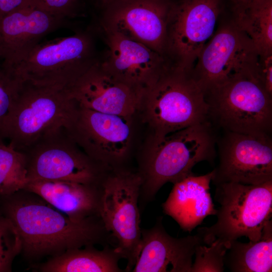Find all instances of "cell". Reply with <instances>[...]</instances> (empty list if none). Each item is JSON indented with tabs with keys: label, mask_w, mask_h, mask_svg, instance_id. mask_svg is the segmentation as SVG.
Returning a JSON list of instances; mask_svg holds the SVG:
<instances>
[{
	"label": "cell",
	"mask_w": 272,
	"mask_h": 272,
	"mask_svg": "<svg viewBox=\"0 0 272 272\" xmlns=\"http://www.w3.org/2000/svg\"><path fill=\"white\" fill-rule=\"evenodd\" d=\"M27 182L24 154L0 140V197L22 190Z\"/></svg>",
	"instance_id": "obj_24"
},
{
	"label": "cell",
	"mask_w": 272,
	"mask_h": 272,
	"mask_svg": "<svg viewBox=\"0 0 272 272\" xmlns=\"http://www.w3.org/2000/svg\"><path fill=\"white\" fill-rule=\"evenodd\" d=\"M257 75L266 90L272 96V53L259 54Z\"/></svg>",
	"instance_id": "obj_29"
},
{
	"label": "cell",
	"mask_w": 272,
	"mask_h": 272,
	"mask_svg": "<svg viewBox=\"0 0 272 272\" xmlns=\"http://www.w3.org/2000/svg\"><path fill=\"white\" fill-rule=\"evenodd\" d=\"M255 0H230L233 16H236L243 12Z\"/></svg>",
	"instance_id": "obj_31"
},
{
	"label": "cell",
	"mask_w": 272,
	"mask_h": 272,
	"mask_svg": "<svg viewBox=\"0 0 272 272\" xmlns=\"http://www.w3.org/2000/svg\"><path fill=\"white\" fill-rule=\"evenodd\" d=\"M89 32L40 42L12 68L24 82L67 90L96 61Z\"/></svg>",
	"instance_id": "obj_6"
},
{
	"label": "cell",
	"mask_w": 272,
	"mask_h": 272,
	"mask_svg": "<svg viewBox=\"0 0 272 272\" xmlns=\"http://www.w3.org/2000/svg\"><path fill=\"white\" fill-rule=\"evenodd\" d=\"M217 140L219 164L212 182L257 185L272 180L271 135L224 131Z\"/></svg>",
	"instance_id": "obj_13"
},
{
	"label": "cell",
	"mask_w": 272,
	"mask_h": 272,
	"mask_svg": "<svg viewBox=\"0 0 272 272\" xmlns=\"http://www.w3.org/2000/svg\"><path fill=\"white\" fill-rule=\"evenodd\" d=\"M224 0H175L167 28L166 56L172 65L192 71L215 33Z\"/></svg>",
	"instance_id": "obj_11"
},
{
	"label": "cell",
	"mask_w": 272,
	"mask_h": 272,
	"mask_svg": "<svg viewBox=\"0 0 272 272\" xmlns=\"http://www.w3.org/2000/svg\"><path fill=\"white\" fill-rule=\"evenodd\" d=\"M35 0H0V20L13 11L32 4Z\"/></svg>",
	"instance_id": "obj_30"
},
{
	"label": "cell",
	"mask_w": 272,
	"mask_h": 272,
	"mask_svg": "<svg viewBox=\"0 0 272 272\" xmlns=\"http://www.w3.org/2000/svg\"><path fill=\"white\" fill-rule=\"evenodd\" d=\"M0 212L13 224L21 241V253L30 259L51 258L96 244L115 246L111 239L115 240L99 216L74 221L41 197L22 196L21 190L0 197Z\"/></svg>",
	"instance_id": "obj_1"
},
{
	"label": "cell",
	"mask_w": 272,
	"mask_h": 272,
	"mask_svg": "<svg viewBox=\"0 0 272 272\" xmlns=\"http://www.w3.org/2000/svg\"><path fill=\"white\" fill-rule=\"evenodd\" d=\"M232 18L251 39L259 54L272 53V0H255Z\"/></svg>",
	"instance_id": "obj_23"
},
{
	"label": "cell",
	"mask_w": 272,
	"mask_h": 272,
	"mask_svg": "<svg viewBox=\"0 0 272 272\" xmlns=\"http://www.w3.org/2000/svg\"><path fill=\"white\" fill-rule=\"evenodd\" d=\"M140 107L153 139L209 120V105L191 71L172 65L145 91Z\"/></svg>",
	"instance_id": "obj_3"
},
{
	"label": "cell",
	"mask_w": 272,
	"mask_h": 272,
	"mask_svg": "<svg viewBox=\"0 0 272 272\" xmlns=\"http://www.w3.org/2000/svg\"><path fill=\"white\" fill-rule=\"evenodd\" d=\"M130 118L95 111L77 104L63 126L92 160L106 169H118L130 145Z\"/></svg>",
	"instance_id": "obj_12"
},
{
	"label": "cell",
	"mask_w": 272,
	"mask_h": 272,
	"mask_svg": "<svg viewBox=\"0 0 272 272\" xmlns=\"http://www.w3.org/2000/svg\"><path fill=\"white\" fill-rule=\"evenodd\" d=\"M77 103L69 91L23 81L5 122L3 135L19 151L48 131L64 126Z\"/></svg>",
	"instance_id": "obj_8"
},
{
	"label": "cell",
	"mask_w": 272,
	"mask_h": 272,
	"mask_svg": "<svg viewBox=\"0 0 272 272\" xmlns=\"http://www.w3.org/2000/svg\"><path fill=\"white\" fill-rule=\"evenodd\" d=\"M21 251V241L15 226L0 212V272L12 271L13 261Z\"/></svg>",
	"instance_id": "obj_26"
},
{
	"label": "cell",
	"mask_w": 272,
	"mask_h": 272,
	"mask_svg": "<svg viewBox=\"0 0 272 272\" xmlns=\"http://www.w3.org/2000/svg\"><path fill=\"white\" fill-rule=\"evenodd\" d=\"M23 83L13 69L0 63V140L3 135L5 122L18 96Z\"/></svg>",
	"instance_id": "obj_25"
},
{
	"label": "cell",
	"mask_w": 272,
	"mask_h": 272,
	"mask_svg": "<svg viewBox=\"0 0 272 272\" xmlns=\"http://www.w3.org/2000/svg\"><path fill=\"white\" fill-rule=\"evenodd\" d=\"M51 13L66 19L77 16L81 6V0H35Z\"/></svg>",
	"instance_id": "obj_28"
},
{
	"label": "cell",
	"mask_w": 272,
	"mask_h": 272,
	"mask_svg": "<svg viewBox=\"0 0 272 272\" xmlns=\"http://www.w3.org/2000/svg\"><path fill=\"white\" fill-rule=\"evenodd\" d=\"M106 44L101 67L119 81L143 92L171 65L168 59L119 33L102 30Z\"/></svg>",
	"instance_id": "obj_15"
},
{
	"label": "cell",
	"mask_w": 272,
	"mask_h": 272,
	"mask_svg": "<svg viewBox=\"0 0 272 272\" xmlns=\"http://www.w3.org/2000/svg\"><path fill=\"white\" fill-rule=\"evenodd\" d=\"M163 217L155 225L142 229L141 247L132 272H191L195 248L203 244L196 234L182 238L170 236L165 230Z\"/></svg>",
	"instance_id": "obj_18"
},
{
	"label": "cell",
	"mask_w": 272,
	"mask_h": 272,
	"mask_svg": "<svg viewBox=\"0 0 272 272\" xmlns=\"http://www.w3.org/2000/svg\"><path fill=\"white\" fill-rule=\"evenodd\" d=\"M80 148L63 126L44 133L19 151L25 157L28 181L63 180L100 184L107 170Z\"/></svg>",
	"instance_id": "obj_9"
},
{
	"label": "cell",
	"mask_w": 272,
	"mask_h": 272,
	"mask_svg": "<svg viewBox=\"0 0 272 272\" xmlns=\"http://www.w3.org/2000/svg\"><path fill=\"white\" fill-rule=\"evenodd\" d=\"M209 245L207 247L198 244L196 246L191 272L224 271L225 256L228 248L217 240Z\"/></svg>",
	"instance_id": "obj_27"
},
{
	"label": "cell",
	"mask_w": 272,
	"mask_h": 272,
	"mask_svg": "<svg viewBox=\"0 0 272 272\" xmlns=\"http://www.w3.org/2000/svg\"><path fill=\"white\" fill-rule=\"evenodd\" d=\"M209 120L224 131L271 135L272 96L253 74L239 75L205 94Z\"/></svg>",
	"instance_id": "obj_5"
},
{
	"label": "cell",
	"mask_w": 272,
	"mask_h": 272,
	"mask_svg": "<svg viewBox=\"0 0 272 272\" xmlns=\"http://www.w3.org/2000/svg\"><path fill=\"white\" fill-rule=\"evenodd\" d=\"M23 190L39 196L74 221L99 216L101 184L35 180L28 181Z\"/></svg>",
	"instance_id": "obj_20"
},
{
	"label": "cell",
	"mask_w": 272,
	"mask_h": 272,
	"mask_svg": "<svg viewBox=\"0 0 272 272\" xmlns=\"http://www.w3.org/2000/svg\"><path fill=\"white\" fill-rule=\"evenodd\" d=\"M115 0H96L97 5L102 9Z\"/></svg>",
	"instance_id": "obj_32"
},
{
	"label": "cell",
	"mask_w": 272,
	"mask_h": 272,
	"mask_svg": "<svg viewBox=\"0 0 272 272\" xmlns=\"http://www.w3.org/2000/svg\"><path fill=\"white\" fill-rule=\"evenodd\" d=\"M259 53L233 18L221 23L191 71L204 94L245 74L257 77Z\"/></svg>",
	"instance_id": "obj_10"
},
{
	"label": "cell",
	"mask_w": 272,
	"mask_h": 272,
	"mask_svg": "<svg viewBox=\"0 0 272 272\" xmlns=\"http://www.w3.org/2000/svg\"><path fill=\"white\" fill-rule=\"evenodd\" d=\"M214 198L220 204L217 221L211 227L198 228L203 244L215 240L228 249L230 243L245 236L256 241L271 218L272 180L257 185L225 182L216 185Z\"/></svg>",
	"instance_id": "obj_4"
},
{
	"label": "cell",
	"mask_w": 272,
	"mask_h": 272,
	"mask_svg": "<svg viewBox=\"0 0 272 272\" xmlns=\"http://www.w3.org/2000/svg\"><path fill=\"white\" fill-rule=\"evenodd\" d=\"M214 170L206 174L188 175L173 184L162 205L165 214L171 217L184 231L191 232L210 215H216L210 192Z\"/></svg>",
	"instance_id": "obj_19"
},
{
	"label": "cell",
	"mask_w": 272,
	"mask_h": 272,
	"mask_svg": "<svg viewBox=\"0 0 272 272\" xmlns=\"http://www.w3.org/2000/svg\"><path fill=\"white\" fill-rule=\"evenodd\" d=\"M66 19L39 5L16 9L0 20V59L13 68L48 34L66 26Z\"/></svg>",
	"instance_id": "obj_16"
},
{
	"label": "cell",
	"mask_w": 272,
	"mask_h": 272,
	"mask_svg": "<svg viewBox=\"0 0 272 272\" xmlns=\"http://www.w3.org/2000/svg\"><path fill=\"white\" fill-rule=\"evenodd\" d=\"M67 90L80 106L127 117L140 108L144 93L108 73L98 59Z\"/></svg>",
	"instance_id": "obj_17"
},
{
	"label": "cell",
	"mask_w": 272,
	"mask_h": 272,
	"mask_svg": "<svg viewBox=\"0 0 272 272\" xmlns=\"http://www.w3.org/2000/svg\"><path fill=\"white\" fill-rule=\"evenodd\" d=\"M174 1L115 0L102 9V30L119 33L166 57L167 28Z\"/></svg>",
	"instance_id": "obj_14"
},
{
	"label": "cell",
	"mask_w": 272,
	"mask_h": 272,
	"mask_svg": "<svg viewBox=\"0 0 272 272\" xmlns=\"http://www.w3.org/2000/svg\"><path fill=\"white\" fill-rule=\"evenodd\" d=\"M214 127L207 120L153 139L138 171L142 178L139 199L141 210L155 199L166 183L174 184L194 174L192 169L199 162L214 163L217 140Z\"/></svg>",
	"instance_id": "obj_2"
},
{
	"label": "cell",
	"mask_w": 272,
	"mask_h": 272,
	"mask_svg": "<svg viewBox=\"0 0 272 272\" xmlns=\"http://www.w3.org/2000/svg\"><path fill=\"white\" fill-rule=\"evenodd\" d=\"M142 178L124 168L107 171L101 182L99 216L116 241L115 248L131 271L138 258L142 235L139 199Z\"/></svg>",
	"instance_id": "obj_7"
},
{
	"label": "cell",
	"mask_w": 272,
	"mask_h": 272,
	"mask_svg": "<svg viewBox=\"0 0 272 272\" xmlns=\"http://www.w3.org/2000/svg\"><path fill=\"white\" fill-rule=\"evenodd\" d=\"M122 259L115 246L107 245L103 249L94 245L75 248L50 258L42 263V272H123L119 261Z\"/></svg>",
	"instance_id": "obj_21"
},
{
	"label": "cell",
	"mask_w": 272,
	"mask_h": 272,
	"mask_svg": "<svg viewBox=\"0 0 272 272\" xmlns=\"http://www.w3.org/2000/svg\"><path fill=\"white\" fill-rule=\"evenodd\" d=\"M224 264L232 272H271V219L266 223L258 240L248 243L233 241L226 253Z\"/></svg>",
	"instance_id": "obj_22"
}]
</instances>
